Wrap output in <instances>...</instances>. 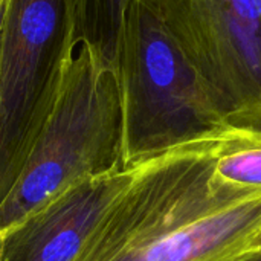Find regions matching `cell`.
Instances as JSON below:
<instances>
[{
  "label": "cell",
  "instance_id": "cell-1",
  "mask_svg": "<svg viewBox=\"0 0 261 261\" xmlns=\"http://www.w3.org/2000/svg\"><path fill=\"white\" fill-rule=\"evenodd\" d=\"M220 139L144 161L76 261H232L254 249L261 193L214 180Z\"/></svg>",
  "mask_w": 261,
  "mask_h": 261
},
{
  "label": "cell",
  "instance_id": "cell-10",
  "mask_svg": "<svg viewBox=\"0 0 261 261\" xmlns=\"http://www.w3.org/2000/svg\"><path fill=\"white\" fill-rule=\"evenodd\" d=\"M254 249H257V251H260V252H261V231H260V234L257 236V239H255V243H254Z\"/></svg>",
  "mask_w": 261,
  "mask_h": 261
},
{
  "label": "cell",
  "instance_id": "cell-7",
  "mask_svg": "<svg viewBox=\"0 0 261 261\" xmlns=\"http://www.w3.org/2000/svg\"><path fill=\"white\" fill-rule=\"evenodd\" d=\"M130 0H72L75 44L90 47L118 69L121 32Z\"/></svg>",
  "mask_w": 261,
  "mask_h": 261
},
{
  "label": "cell",
  "instance_id": "cell-9",
  "mask_svg": "<svg viewBox=\"0 0 261 261\" xmlns=\"http://www.w3.org/2000/svg\"><path fill=\"white\" fill-rule=\"evenodd\" d=\"M232 261H261V252L257 249H251V251L242 254L240 257L234 258Z\"/></svg>",
  "mask_w": 261,
  "mask_h": 261
},
{
  "label": "cell",
  "instance_id": "cell-6",
  "mask_svg": "<svg viewBox=\"0 0 261 261\" xmlns=\"http://www.w3.org/2000/svg\"><path fill=\"white\" fill-rule=\"evenodd\" d=\"M141 164L75 184L26 216L0 237V261H76Z\"/></svg>",
  "mask_w": 261,
  "mask_h": 261
},
{
  "label": "cell",
  "instance_id": "cell-4",
  "mask_svg": "<svg viewBox=\"0 0 261 261\" xmlns=\"http://www.w3.org/2000/svg\"><path fill=\"white\" fill-rule=\"evenodd\" d=\"M72 0H8L0 40V203L18 179L73 60Z\"/></svg>",
  "mask_w": 261,
  "mask_h": 261
},
{
  "label": "cell",
  "instance_id": "cell-5",
  "mask_svg": "<svg viewBox=\"0 0 261 261\" xmlns=\"http://www.w3.org/2000/svg\"><path fill=\"white\" fill-rule=\"evenodd\" d=\"M206 83L228 125L261 132V0H141Z\"/></svg>",
  "mask_w": 261,
  "mask_h": 261
},
{
  "label": "cell",
  "instance_id": "cell-2",
  "mask_svg": "<svg viewBox=\"0 0 261 261\" xmlns=\"http://www.w3.org/2000/svg\"><path fill=\"white\" fill-rule=\"evenodd\" d=\"M124 168L118 69L81 46L18 179L0 203V237L69 187Z\"/></svg>",
  "mask_w": 261,
  "mask_h": 261
},
{
  "label": "cell",
  "instance_id": "cell-8",
  "mask_svg": "<svg viewBox=\"0 0 261 261\" xmlns=\"http://www.w3.org/2000/svg\"><path fill=\"white\" fill-rule=\"evenodd\" d=\"M213 177L242 193H261V132H232L219 141Z\"/></svg>",
  "mask_w": 261,
  "mask_h": 261
},
{
  "label": "cell",
  "instance_id": "cell-3",
  "mask_svg": "<svg viewBox=\"0 0 261 261\" xmlns=\"http://www.w3.org/2000/svg\"><path fill=\"white\" fill-rule=\"evenodd\" d=\"M118 75L125 167L236 132L197 69L141 0H130L125 11Z\"/></svg>",
  "mask_w": 261,
  "mask_h": 261
}]
</instances>
